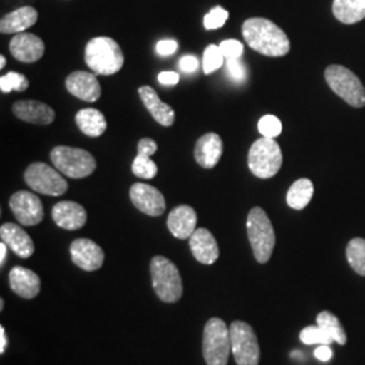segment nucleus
<instances>
[{
  "mask_svg": "<svg viewBox=\"0 0 365 365\" xmlns=\"http://www.w3.org/2000/svg\"><path fill=\"white\" fill-rule=\"evenodd\" d=\"M333 14L345 25L357 24L365 18V0H334Z\"/></svg>",
  "mask_w": 365,
  "mask_h": 365,
  "instance_id": "26",
  "label": "nucleus"
},
{
  "mask_svg": "<svg viewBox=\"0 0 365 365\" xmlns=\"http://www.w3.org/2000/svg\"><path fill=\"white\" fill-rule=\"evenodd\" d=\"M54 168L71 179H83L96 170L95 157L90 152L73 146H56L51 152Z\"/></svg>",
  "mask_w": 365,
  "mask_h": 365,
  "instance_id": "5",
  "label": "nucleus"
},
{
  "mask_svg": "<svg viewBox=\"0 0 365 365\" xmlns=\"http://www.w3.org/2000/svg\"><path fill=\"white\" fill-rule=\"evenodd\" d=\"M313 194V182L310 179H299L288 190L287 205L291 209L303 210L310 203Z\"/></svg>",
  "mask_w": 365,
  "mask_h": 365,
  "instance_id": "27",
  "label": "nucleus"
},
{
  "mask_svg": "<svg viewBox=\"0 0 365 365\" xmlns=\"http://www.w3.org/2000/svg\"><path fill=\"white\" fill-rule=\"evenodd\" d=\"M29 88V80L25 75L22 73H16V72H9L7 75L0 78V90L4 93H10V92L26 91Z\"/></svg>",
  "mask_w": 365,
  "mask_h": 365,
  "instance_id": "32",
  "label": "nucleus"
},
{
  "mask_svg": "<svg viewBox=\"0 0 365 365\" xmlns=\"http://www.w3.org/2000/svg\"><path fill=\"white\" fill-rule=\"evenodd\" d=\"M317 325L324 329L327 334L339 345L346 344V334L344 327H341L339 318L330 312H321L317 317Z\"/></svg>",
  "mask_w": 365,
  "mask_h": 365,
  "instance_id": "28",
  "label": "nucleus"
},
{
  "mask_svg": "<svg viewBox=\"0 0 365 365\" xmlns=\"http://www.w3.org/2000/svg\"><path fill=\"white\" fill-rule=\"evenodd\" d=\"M220 48H221V52L223 57H225V60L241 58L242 54H244V45L237 39L222 41Z\"/></svg>",
  "mask_w": 365,
  "mask_h": 365,
  "instance_id": "36",
  "label": "nucleus"
},
{
  "mask_svg": "<svg viewBox=\"0 0 365 365\" xmlns=\"http://www.w3.org/2000/svg\"><path fill=\"white\" fill-rule=\"evenodd\" d=\"M66 90L84 102H96L101 98L102 87L95 73L75 71L66 80Z\"/></svg>",
  "mask_w": 365,
  "mask_h": 365,
  "instance_id": "14",
  "label": "nucleus"
},
{
  "mask_svg": "<svg viewBox=\"0 0 365 365\" xmlns=\"http://www.w3.org/2000/svg\"><path fill=\"white\" fill-rule=\"evenodd\" d=\"M138 95H140L145 107L148 108V111L152 114V117L158 125H161L164 128H170L173 125V122H175L173 108L167 103H164L152 87H149V86L140 87Z\"/></svg>",
  "mask_w": 365,
  "mask_h": 365,
  "instance_id": "23",
  "label": "nucleus"
},
{
  "mask_svg": "<svg viewBox=\"0 0 365 365\" xmlns=\"http://www.w3.org/2000/svg\"><path fill=\"white\" fill-rule=\"evenodd\" d=\"M226 68H227L229 76H230L233 81H235V83L245 81V78H247V66H244L241 58L227 60L226 61Z\"/></svg>",
  "mask_w": 365,
  "mask_h": 365,
  "instance_id": "37",
  "label": "nucleus"
},
{
  "mask_svg": "<svg viewBox=\"0 0 365 365\" xmlns=\"http://www.w3.org/2000/svg\"><path fill=\"white\" fill-rule=\"evenodd\" d=\"M38 21V11L31 6H24L13 13L6 14L0 19L1 34H18L34 26Z\"/></svg>",
  "mask_w": 365,
  "mask_h": 365,
  "instance_id": "24",
  "label": "nucleus"
},
{
  "mask_svg": "<svg viewBox=\"0 0 365 365\" xmlns=\"http://www.w3.org/2000/svg\"><path fill=\"white\" fill-rule=\"evenodd\" d=\"M223 54L221 52V48L217 45H209L205 53H203V73L205 75H211L215 71H218L223 66Z\"/></svg>",
  "mask_w": 365,
  "mask_h": 365,
  "instance_id": "31",
  "label": "nucleus"
},
{
  "mask_svg": "<svg viewBox=\"0 0 365 365\" xmlns=\"http://www.w3.org/2000/svg\"><path fill=\"white\" fill-rule=\"evenodd\" d=\"M6 259H7V244L1 241V244H0V264L1 265H4Z\"/></svg>",
  "mask_w": 365,
  "mask_h": 365,
  "instance_id": "44",
  "label": "nucleus"
},
{
  "mask_svg": "<svg viewBox=\"0 0 365 365\" xmlns=\"http://www.w3.org/2000/svg\"><path fill=\"white\" fill-rule=\"evenodd\" d=\"M7 348V336L4 327H0V353L6 352Z\"/></svg>",
  "mask_w": 365,
  "mask_h": 365,
  "instance_id": "43",
  "label": "nucleus"
},
{
  "mask_svg": "<svg viewBox=\"0 0 365 365\" xmlns=\"http://www.w3.org/2000/svg\"><path fill=\"white\" fill-rule=\"evenodd\" d=\"M242 36L250 49L267 57H283L291 49L287 34L265 18L247 19L242 25Z\"/></svg>",
  "mask_w": 365,
  "mask_h": 365,
  "instance_id": "1",
  "label": "nucleus"
},
{
  "mask_svg": "<svg viewBox=\"0 0 365 365\" xmlns=\"http://www.w3.org/2000/svg\"><path fill=\"white\" fill-rule=\"evenodd\" d=\"M227 19H229V11L225 10L221 6H217L205 15L203 25L206 30H217L223 26Z\"/></svg>",
  "mask_w": 365,
  "mask_h": 365,
  "instance_id": "35",
  "label": "nucleus"
},
{
  "mask_svg": "<svg viewBox=\"0 0 365 365\" xmlns=\"http://www.w3.org/2000/svg\"><path fill=\"white\" fill-rule=\"evenodd\" d=\"M197 215L191 206L182 205L172 210L167 220V225L173 237L179 240H190L196 230Z\"/></svg>",
  "mask_w": 365,
  "mask_h": 365,
  "instance_id": "21",
  "label": "nucleus"
},
{
  "mask_svg": "<svg viewBox=\"0 0 365 365\" xmlns=\"http://www.w3.org/2000/svg\"><path fill=\"white\" fill-rule=\"evenodd\" d=\"M283 153L274 138L262 137L255 141L248 153L250 172L260 179H271L280 170Z\"/></svg>",
  "mask_w": 365,
  "mask_h": 365,
  "instance_id": "6",
  "label": "nucleus"
},
{
  "mask_svg": "<svg viewBox=\"0 0 365 365\" xmlns=\"http://www.w3.org/2000/svg\"><path fill=\"white\" fill-rule=\"evenodd\" d=\"M257 128H259L261 135L267 137V138H276L277 135L282 134V130H283V125H282L280 119L274 115H264L259 120Z\"/></svg>",
  "mask_w": 365,
  "mask_h": 365,
  "instance_id": "34",
  "label": "nucleus"
},
{
  "mask_svg": "<svg viewBox=\"0 0 365 365\" xmlns=\"http://www.w3.org/2000/svg\"><path fill=\"white\" fill-rule=\"evenodd\" d=\"M0 238L21 259H29L34 253V242L31 237L16 223H3L0 227Z\"/></svg>",
  "mask_w": 365,
  "mask_h": 365,
  "instance_id": "18",
  "label": "nucleus"
},
{
  "mask_svg": "<svg viewBox=\"0 0 365 365\" xmlns=\"http://www.w3.org/2000/svg\"><path fill=\"white\" fill-rule=\"evenodd\" d=\"M131 170L135 176H138L141 179H153L157 176L158 168H157L156 163L150 158V156L144 155V153H137V157L133 161Z\"/></svg>",
  "mask_w": 365,
  "mask_h": 365,
  "instance_id": "30",
  "label": "nucleus"
},
{
  "mask_svg": "<svg viewBox=\"0 0 365 365\" xmlns=\"http://www.w3.org/2000/svg\"><path fill=\"white\" fill-rule=\"evenodd\" d=\"M27 185L42 195L61 196L68 190V182L61 172L45 163H33L25 170Z\"/></svg>",
  "mask_w": 365,
  "mask_h": 365,
  "instance_id": "9",
  "label": "nucleus"
},
{
  "mask_svg": "<svg viewBox=\"0 0 365 365\" xmlns=\"http://www.w3.org/2000/svg\"><path fill=\"white\" fill-rule=\"evenodd\" d=\"M9 205L16 221L24 226H36L43 220L42 202L33 192L18 191L10 197Z\"/></svg>",
  "mask_w": 365,
  "mask_h": 365,
  "instance_id": "11",
  "label": "nucleus"
},
{
  "mask_svg": "<svg viewBox=\"0 0 365 365\" xmlns=\"http://www.w3.org/2000/svg\"><path fill=\"white\" fill-rule=\"evenodd\" d=\"M346 259L356 274L365 276V240L353 238L346 247Z\"/></svg>",
  "mask_w": 365,
  "mask_h": 365,
  "instance_id": "29",
  "label": "nucleus"
},
{
  "mask_svg": "<svg viewBox=\"0 0 365 365\" xmlns=\"http://www.w3.org/2000/svg\"><path fill=\"white\" fill-rule=\"evenodd\" d=\"M152 284L157 297L165 303H175L182 298V276L178 267L164 256H156L150 261Z\"/></svg>",
  "mask_w": 365,
  "mask_h": 365,
  "instance_id": "4",
  "label": "nucleus"
},
{
  "mask_svg": "<svg viewBox=\"0 0 365 365\" xmlns=\"http://www.w3.org/2000/svg\"><path fill=\"white\" fill-rule=\"evenodd\" d=\"M325 80L331 91L337 93L348 105L364 107L365 88L352 71L341 66H327Z\"/></svg>",
  "mask_w": 365,
  "mask_h": 365,
  "instance_id": "8",
  "label": "nucleus"
},
{
  "mask_svg": "<svg viewBox=\"0 0 365 365\" xmlns=\"http://www.w3.org/2000/svg\"><path fill=\"white\" fill-rule=\"evenodd\" d=\"M131 203L149 217H160L165 211V197L155 188L146 182H135L130 188Z\"/></svg>",
  "mask_w": 365,
  "mask_h": 365,
  "instance_id": "12",
  "label": "nucleus"
},
{
  "mask_svg": "<svg viewBox=\"0 0 365 365\" xmlns=\"http://www.w3.org/2000/svg\"><path fill=\"white\" fill-rule=\"evenodd\" d=\"M190 249L196 260L205 265H211L220 257L218 242L207 229H196L190 237Z\"/></svg>",
  "mask_w": 365,
  "mask_h": 365,
  "instance_id": "20",
  "label": "nucleus"
},
{
  "mask_svg": "<svg viewBox=\"0 0 365 365\" xmlns=\"http://www.w3.org/2000/svg\"><path fill=\"white\" fill-rule=\"evenodd\" d=\"M179 68L184 73H194L199 68V61L195 56H182L179 60Z\"/></svg>",
  "mask_w": 365,
  "mask_h": 365,
  "instance_id": "39",
  "label": "nucleus"
},
{
  "mask_svg": "<svg viewBox=\"0 0 365 365\" xmlns=\"http://www.w3.org/2000/svg\"><path fill=\"white\" fill-rule=\"evenodd\" d=\"M13 113L24 122L41 126L51 125L56 118L52 107L39 101H16L13 106Z\"/></svg>",
  "mask_w": 365,
  "mask_h": 365,
  "instance_id": "16",
  "label": "nucleus"
},
{
  "mask_svg": "<svg viewBox=\"0 0 365 365\" xmlns=\"http://www.w3.org/2000/svg\"><path fill=\"white\" fill-rule=\"evenodd\" d=\"M52 218L61 229L78 230L87 222V211L76 202L63 200L53 206Z\"/></svg>",
  "mask_w": 365,
  "mask_h": 365,
  "instance_id": "17",
  "label": "nucleus"
},
{
  "mask_svg": "<svg viewBox=\"0 0 365 365\" xmlns=\"http://www.w3.org/2000/svg\"><path fill=\"white\" fill-rule=\"evenodd\" d=\"M76 125L81 133L88 137H101L107 129L106 118L96 108H83L76 114Z\"/></svg>",
  "mask_w": 365,
  "mask_h": 365,
  "instance_id": "25",
  "label": "nucleus"
},
{
  "mask_svg": "<svg viewBox=\"0 0 365 365\" xmlns=\"http://www.w3.org/2000/svg\"><path fill=\"white\" fill-rule=\"evenodd\" d=\"M179 80H180V75L176 72H172V71H164V72L158 73V81L163 86H176L179 83Z\"/></svg>",
  "mask_w": 365,
  "mask_h": 365,
  "instance_id": "41",
  "label": "nucleus"
},
{
  "mask_svg": "<svg viewBox=\"0 0 365 365\" xmlns=\"http://www.w3.org/2000/svg\"><path fill=\"white\" fill-rule=\"evenodd\" d=\"M178 48H179L178 41H175V39H161V41L157 42L156 53L161 57H168V56H172L173 53H176Z\"/></svg>",
  "mask_w": 365,
  "mask_h": 365,
  "instance_id": "38",
  "label": "nucleus"
},
{
  "mask_svg": "<svg viewBox=\"0 0 365 365\" xmlns=\"http://www.w3.org/2000/svg\"><path fill=\"white\" fill-rule=\"evenodd\" d=\"M9 283L14 292L24 299L36 298L41 289L38 274L24 267H14L9 274Z\"/></svg>",
  "mask_w": 365,
  "mask_h": 365,
  "instance_id": "22",
  "label": "nucleus"
},
{
  "mask_svg": "<svg viewBox=\"0 0 365 365\" xmlns=\"http://www.w3.org/2000/svg\"><path fill=\"white\" fill-rule=\"evenodd\" d=\"M232 353L237 365H259L260 346L253 327L242 321H235L230 327Z\"/></svg>",
  "mask_w": 365,
  "mask_h": 365,
  "instance_id": "10",
  "label": "nucleus"
},
{
  "mask_svg": "<svg viewBox=\"0 0 365 365\" xmlns=\"http://www.w3.org/2000/svg\"><path fill=\"white\" fill-rule=\"evenodd\" d=\"M315 357L319 360V361H324L327 363L331 357H333V351L330 349L329 345H319L317 349H315Z\"/></svg>",
  "mask_w": 365,
  "mask_h": 365,
  "instance_id": "42",
  "label": "nucleus"
},
{
  "mask_svg": "<svg viewBox=\"0 0 365 365\" xmlns=\"http://www.w3.org/2000/svg\"><path fill=\"white\" fill-rule=\"evenodd\" d=\"M222 153H223V143L217 133H207L196 141L194 156H195L196 163L205 170L214 168L220 163Z\"/></svg>",
  "mask_w": 365,
  "mask_h": 365,
  "instance_id": "19",
  "label": "nucleus"
},
{
  "mask_svg": "<svg viewBox=\"0 0 365 365\" xmlns=\"http://www.w3.org/2000/svg\"><path fill=\"white\" fill-rule=\"evenodd\" d=\"M232 352L230 330L221 318L207 321L203 333V356L207 365H226Z\"/></svg>",
  "mask_w": 365,
  "mask_h": 365,
  "instance_id": "7",
  "label": "nucleus"
},
{
  "mask_svg": "<svg viewBox=\"0 0 365 365\" xmlns=\"http://www.w3.org/2000/svg\"><path fill=\"white\" fill-rule=\"evenodd\" d=\"M71 257L83 271H98L105 261V252L96 242L88 238H78L71 244Z\"/></svg>",
  "mask_w": 365,
  "mask_h": 365,
  "instance_id": "13",
  "label": "nucleus"
},
{
  "mask_svg": "<svg viewBox=\"0 0 365 365\" xmlns=\"http://www.w3.org/2000/svg\"><path fill=\"white\" fill-rule=\"evenodd\" d=\"M300 341L306 345H330L334 339H331L324 329L318 327H304L300 331Z\"/></svg>",
  "mask_w": 365,
  "mask_h": 365,
  "instance_id": "33",
  "label": "nucleus"
},
{
  "mask_svg": "<svg viewBox=\"0 0 365 365\" xmlns=\"http://www.w3.org/2000/svg\"><path fill=\"white\" fill-rule=\"evenodd\" d=\"M7 64V60H6V57L4 56H0V68L3 69L4 66Z\"/></svg>",
  "mask_w": 365,
  "mask_h": 365,
  "instance_id": "45",
  "label": "nucleus"
},
{
  "mask_svg": "<svg viewBox=\"0 0 365 365\" xmlns=\"http://www.w3.org/2000/svg\"><path fill=\"white\" fill-rule=\"evenodd\" d=\"M86 64L95 75L111 76L125 64V56L115 39L95 37L90 39L84 51Z\"/></svg>",
  "mask_w": 365,
  "mask_h": 365,
  "instance_id": "2",
  "label": "nucleus"
},
{
  "mask_svg": "<svg viewBox=\"0 0 365 365\" xmlns=\"http://www.w3.org/2000/svg\"><path fill=\"white\" fill-rule=\"evenodd\" d=\"M9 48L15 60L26 64L38 61L45 53L43 41L39 38L38 36L26 31L15 34L14 38L10 41Z\"/></svg>",
  "mask_w": 365,
  "mask_h": 365,
  "instance_id": "15",
  "label": "nucleus"
},
{
  "mask_svg": "<svg viewBox=\"0 0 365 365\" xmlns=\"http://www.w3.org/2000/svg\"><path fill=\"white\" fill-rule=\"evenodd\" d=\"M157 143L152 138H141L137 145V153H144L148 156H152L157 152Z\"/></svg>",
  "mask_w": 365,
  "mask_h": 365,
  "instance_id": "40",
  "label": "nucleus"
},
{
  "mask_svg": "<svg viewBox=\"0 0 365 365\" xmlns=\"http://www.w3.org/2000/svg\"><path fill=\"white\" fill-rule=\"evenodd\" d=\"M247 230L256 260L260 264L268 262L274 252L276 235L272 222L261 207L250 210L247 220Z\"/></svg>",
  "mask_w": 365,
  "mask_h": 365,
  "instance_id": "3",
  "label": "nucleus"
},
{
  "mask_svg": "<svg viewBox=\"0 0 365 365\" xmlns=\"http://www.w3.org/2000/svg\"><path fill=\"white\" fill-rule=\"evenodd\" d=\"M3 306H4V300L0 299V309L3 310Z\"/></svg>",
  "mask_w": 365,
  "mask_h": 365,
  "instance_id": "46",
  "label": "nucleus"
}]
</instances>
